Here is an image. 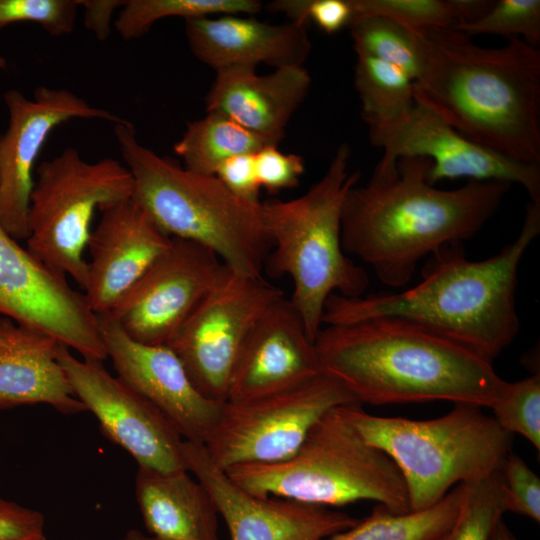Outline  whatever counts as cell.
Segmentation results:
<instances>
[{"label": "cell", "mask_w": 540, "mask_h": 540, "mask_svg": "<svg viewBox=\"0 0 540 540\" xmlns=\"http://www.w3.org/2000/svg\"><path fill=\"white\" fill-rule=\"evenodd\" d=\"M3 334H4V322H3V319H0V341L3 337Z\"/></svg>", "instance_id": "cell-44"}, {"label": "cell", "mask_w": 540, "mask_h": 540, "mask_svg": "<svg viewBox=\"0 0 540 540\" xmlns=\"http://www.w3.org/2000/svg\"><path fill=\"white\" fill-rule=\"evenodd\" d=\"M254 154H242L226 160L215 175L235 196L248 202L258 203L261 187Z\"/></svg>", "instance_id": "cell-39"}, {"label": "cell", "mask_w": 540, "mask_h": 540, "mask_svg": "<svg viewBox=\"0 0 540 540\" xmlns=\"http://www.w3.org/2000/svg\"><path fill=\"white\" fill-rule=\"evenodd\" d=\"M344 411L361 437L396 464L411 511L436 504L455 485L490 475L512 451L514 436L472 404H454L430 420L376 416L361 404L344 405Z\"/></svg>", "instance_id": "cell-8"}, {"label": "cell", "mask_w": 540, "mask_h": 540, "mask_svg": "<svg viewBox=\"0 0 540 540\" xmlns=\"http://www.w3.org/2000/svg\"><path fill=\"white\" fill-rule=\"evenodd\" d=\"M462 484L463 497L456 518L438 540H490L506 512L499 469Z\"/></svg>", "instance_id": "cell-30"}, {"label": "cell", "mask_w": 540, "mask_h": 540, "mask_svg": "<svg viewBox=\"0 0 540 540\" xmlns=\"http://www.w3.org/2000/svg\"><path fill=\"white\" fill-rule=\"evenodd\" d=\"M125 166L134 180L132 199L169 236L197 243L222 263L252 277H262L272 248L262 202L231 193L216 175L187 170L139 142L132 123L113 124Z\"/></svg>", "instance_id": "cell-5"}, {"label": "cell", "mask_w": 540, "mask_h": 540, "mask_svg": "<svg viewBox=\"0 0 540 540\" xmlns=\"http://www.w3.org/2000/svg\"><path fill=\"white\" fill-rule=\"evenodd\" d=\"M354 19L381 15L412 29L455 27L450 0H352Z\"/></svg>", "instance_id": "cell-33"}, {"label": "cell", "mask_w": 540, "mask_h": 540, "mask_svg": "<svg viewBox=\"0 0 540 540\" xmlns=\"http://www.w3.org/2000/svg\"><path fill=\"white\" fill-rule=\"evenodd\" d=\"M0 224V314L16 324L54 338L82 358H107L96 314L84 294Z\"/></svg>", "instance_id": "cell-12"}, {"label": "cell", "mask_w": 540, "mask_h": 540, "mask_svg": "<svg viewBox=\"0 0 540 540\" xmlns=\"http://www.w3.org/2000/svg\"><path fill=\"white\" fill-rule=\"evenodd\" d=\"M506 512L540 522V479L527 463L512 451L499 467Z\"/></svg>", "instance_id": "cell-35"}, {"label": "cell", "mask_w": 540, "mask_h": 540, "mask_svg": "<svg viewBox=\"0 0 540 540\" xmlns=\"http://www.w3.org/2000/svg\"><path fill=\"white\" fill-rule=\"evenodd\" d=\"M224 471L238 486L262 497L329 508L371 500L394 512L410 511L398 467L361 437L344 405L324 414L289 458Z\"/></svg>", "instance_id": "cell-7"}, {"label": "cell", "mask_w": 540, "mask_h": 540, "mask_svg": "<svg viewBox=\"0 0 540 540\" xmlns=\"http://www.w3.org/2000/svg\"><path fill=\"white\" fill-rule=\"evenodd\" d=\"M135 494L147 534L158 540H219V513L208 490L187 470L138 467Z\"/></svg>", "instance_id": "cell-24"}, {"label": "cell", "mask_w": 540, "mask_h": 540, "mask_svg": "<svg viewBox=\"0 0 540 540\" xmlns=\"http://www.w3.org/2000/svg\"><path fill=\"white\" fill-rule=\"evenodd\" d=\"M215 72L205 97L206 112L222 114L278 146L311 86L304 66L278 68L266 75L251 66Z\"/></svg>", "instance_id": "cell-22"}, {"label": "cell", "mask_w": 540, "mask_h": 540, "mask_svg": "<svg viewBox=\"0 0 540 540\" xmlns=\"http://www.w3.org/2000/svg\"><path fill=\"white\" fill-rule=\"evenodd\" d=\"M283 292L262 277L223 264L207 295L167 344L197 389L223 402L238 356L253 327Z\"/></svg>", "instance_id": "cell-11"}, {"label": "cell", "mask_w": 540, "mask_h": 540, "mask_svg": "<svg viewBox=\"0 0 540 540\" xmlns=\"http://www.w3.org/2000/svg\"><path fill=\"white\" fill-rule=\"evenodd\" d=\"M431 161L382 156L369 181L347 193L342 248L393 288L408 284L422 258L474 236L494 215L510 185L472 181L444 190L427 180Z\"/></svg>", "instance_id": "cell-1"}, {"label": "cell", "mask_w": 540, "mask_h": 540, "mask_svg": "<svg viewBox=\"0 0 540 540\" xmlns=\"http://www.w3.org/2000/svg\"><path fill=\"white\" fill-rule=\"evenodd\" d=\"M30 197L27 249L52 270L85 288L88 261L84 252L96 211L129 200L133 177L120 161L88 162L67 147L40 162Z\"/></svg>", "instance_id": "cell-9"}, {"label": "cell", "mask_w": 540, "mask_h": 540, "mask_svg": "<svg viewBox=\"0 0 540 540\" xmlns=\"http://www.w3.org/2000/svg\"><path fill=\"white\" fill-rule=\"evenodd\" d=\"M124 3L125 0H79L85 27L98 40H106L111 33L113 15Z\"/></svg>", "instance_id": "cell-40"}, {"label": "cell", "mask_w": 540, "mask_h": 540, "mask_svg": "<svg viewBox=\"0 0 540 540\" xmlns=\"http://www.w3.org/2000/svg\"><path fill=\"white\" fill-rule=\"evenodd\" d=\"M359 404L337 380L321 374L298 386L241 401H224L204 444L221 469L285 460L331 409Z\"/></svg>", "instance_id": "cell-10"}, {"label": "cell", "mask_w": 540, "mask_h": 540, "mask_svg": "<svg viewBox=\"0 0 540 540\" xmlns=\"http://www.w3.org/2000/svg\"><path fill=\"white\" fill-rule=\"evenodd\" d=\"M539 233L540 203L530 201L519 235L497 254L471 261L462 243L444 246L431 255L421 282L410 289L358 297L331 294L324 305L322 324L400 317L492 363L519 332L515 305L518 268Z\"/></svg>", "instance_id": "cell-3"}, {"label": "cell", "mask_w": 540, "mask_h": 540, "mask_svg": "<svg viewBox=\"0 0 540 540\" xmlns=\"http://www.w3.org/2000/svg\"><path fill=\"white\" fill-rule=\"evenodd\" d=\"M267 9L284 14L290 21L313 23L327 34L348 28L354 20L352 0H274Z\"/></svg>", "instance_id": "cell-36"}, {"label": "cell", "mask_w": 540, "mask_h": 540, "mask_svg": "<svg viewBox=\"0 0 540 540\" xmlns=\"http://www.w3.org/2000/svg\"><path fill=\"white\" fill-rule=\"evenodd\" d=\"M498 425L511 435L519 434L540 450V375L508 382L502 396L490 408Z\"/></svg>", "instance_id": "cell-31"}, {"label": "cell", "mask_w": 540, "mask_h": 540, "mask_svg": "<svg viewBox=\"0 0 540 540\" xmlns=\"http://www.w3.org/2000/svg\"><path fill=\"white\" fill-rule=\"evenodd\" d=\"M57 360L74 395L96 417L101 432L131 455L138 467L160 472L186 470L183 438L148 400L112 376L102 361L78 359L60 343Z\"/></svg>", "instance_id": "cell-13"}, {"label": "cell", "mask_w": 540, "mask_h": 540, "mask_svg": "<svg viewBox=\"0 0 540 540\" xmlns=\"http://www.w3.org/2000/svg\"><path fill=\"white\" fill-rule=\"evenodd\" d=\"M350 155L349 145L341 144L323 176L304 194L262 203L272 244L268 268L291 279L290 302L313 341L323 326L324 305L331 294L358 297L369 286L367 272L345 254L341 242L343 204L361 175L349 171Z\"/></svg>", "instance_id": "cell-6"}, {"label": "cell", "mask_w": 540, "mask_h": 540, "mask_svg": "<svg viewBox=\"0 0 540 540\" xmlns=\"http://www.w3.org/2000/svg\"><path fill=\"white\" fill-rule=\"evenodd\" d=\"M463 491L459 484L436 504L417 511L394 512L377 504L365 519L323 540H438L455 520Z\"/></svg>", "instance_id": "cell-25"}, {"label": "cell", "mask_w": 540, "mask_h": 540, "mask_svg": "<svg viewBox=\"0 0 540 540\" xmlns=\"http://www.w3.org/2000/svg\"><path fill=\"white\" fill-rule=\"evenodd\" d=\"M0 540H46L43 514L0 498Z\"/></svg>", "instance_id": "cell-38"}, {"label": "cell", "mask_w": 540, "mask_h": 540, "mask_svg": "<svg viewBox=\"0 0 540 540\" xmlns=\"http://www.w3.org/2000/svg\"><path fill=\"white\" fill-rule=\"evenodd\" d=\"M0 341V410L46 404L65 415L86 411L57 360L52 337L3 318Z\"/></svg>", "instance_id": "cell-23"}, {"label": "cell", "mask_w": 540, "mask_h": 540, "mask_svg": "<svg viewBox=\"0 0 540 540\" xmlns=\"http://www.w3.org/2000/svg\"><path fill=\"white\" fill-rule=\"evenodd\" d=\"M258 181L269 193L292 189L299 184L305 171L300 155L283 153L277 145H265L254 154Z\"/></svg>", "instance_id": "cell-37"}, {"label": "cell", "mask_w": 540, "mask_h": 540, "mask_svg": "<svg viewBox=\"0 0 540 540\" xmlns=\"http://www.w3.org/2000/svg\"><path fill=\"white\" fill-rule=\"evenodd\" d=\"M122 540H158L149 534H145L139 530L131 529L127 531Z\"/></svg>", "instance_id": "cell-43"}, {"label": "cell", "mask_w": 540, "mask_h": 540, "mask_svg": "<svg viewBox=\"0 0 540 540\" xmlns=\"http://www.w3.org/2000/svg\"><path fill=\"white\" fill-rule=\"evenodd\" d=\"M79 9V0H0V31L13 23L31 22L53 37L68 35Z\"/></svg>", "instance_id": "cell-34"}, {"label": "cell", "mask_w": 540, "mask_h": 540, "mask_svg": "<svg viewBox=\"0 0 540 540\" xmlns=\"http://www.w3.org/2000/svg\"><path fill=\"white\" fill-rule=\"evenodd\" d=\"M96 316L107 357L112 360L117 377L156 407L183 440L205 444L224 401L204 396L168 345L135 341L111 313Z\"/></svg>", "instance_id": "cell-18"}, {"label": "cell", "mask_w": 540, "mask_h": 540, "mask_svg": "<svg viewBox=\"0 0 540 540\" xmlns=\"http://www.w3.org/2000/svg\"><path fill=\"white\" fill-rule=\"evenodd\" d=\"M186 470L208 490L230 540H323L358 519L329 507L252 494L233 482L204 444L183 441Z\"/></svg>", "instance_id": "cell-17"}, {"label": "cell", "mask_w": 540, "mask_h": 540, "mask_svg": "<svg viewBox=\"0 0 540 540\" xmlns=\"http://www.w3.org/2000/svg\"><path fill=\"white\" fill-rule=\"evenodd\" d=\"M193 55L212 69L266 64L275 69L303 66L312 44L307 25L269 24L252 17L219 15L185 20Z\"/></svg>", "instance_id": "cell-21"}, {"label": "cell", "mask_w": 540, "mask_h": 540, "mask_svg": "<svg viewBox=\"0 0 540 540\" xmlns=\"http://www.w3.org/2000/svg\"><path fill=\"white\" fill-rule=\"evenodd\" d=\"M314 345L323 374L361 405L450 401L491 408L508 383L491 362L400 317L325 325Z\"/></svg>", "instance_id": "cell-4"}, {"label": "cell", "mask_w": 540, "mask_h": 540, "mask_svg": "<svg viewBox=\"0 0 540 540\" xmlns=\"http://www.w3.org/2000/svg\"><path fill=\"white\" fill-rule=\"evenodd\" d=\"M370 143L383 155L398 159L422 157L431 161L427 180L468 178L521 185L530 201L540 203V165L527 164L471 141L432 110L415 102L403 117L368 126Z\"/></svg>", "instance_id": "cell-15"}, {"label": "cell", "mask_w": 540, "mask_h": 540, "mask_svg": "<svg viewBox=\"0 0 540 540\" xmlns=\"http://www.w3.org/2000/svg\"><path fill=\"white\" fill-rule=\"evenodd\" d=\"M348 29L356 55H366L393 64L414 81L421 75L424 51L415 29L381 15L355 18Z\"/></svg>", "instance_id": "cell-28"}, {"label": "cell", "mask_w": 540, "mask_h": 540, "mask_svg": "<svg viewBox=\"0 0 540 540\" xmlns=\"http://www.w3.org/2000/svg\"><path fill=\"white\" fill-rule=\"evenodd\" d=\"M223 267L211 250L174 238L111 313L135 341L168 344L216 282Z\"/></svg>", "instance_id": "cell-16"}, {"label": "cell", "mask_w": 540, "mask_h": 540, "mask_svg": "<svg viewBox=\"0 0 540 540\" xmlns=\"http://www.w3.org/2000/svg\"><path fill=\"white\" fill-rule=\"evenodd\" d=\"M100 212L87 245L90 261L84 288L87 303L96 315L111 312L172 241L132 198Z\"/></svg>", "instance_id": "cell-19"}, {"label": "cell", "mask_w": 540, "mask_h": 540, "mask_svg": "<svg viewBox=\"0 0 540 540\" xmlns=\"http://www.w3.org/2000/svg\"><path fill=\"white\" fill-rule=\"evenodd\" d=\"M354 85L361 102V117L368 126L393 122L415 105L414 80L388 62L356 55Z\"/></svg>", "instance_id": "cell-27"}, {"label": "cell", "mask_w": 540, "mask_h": 540, "mask_svg": "<svg viewBox=\"0 0 540 540\" xmlns=\"http://www.w3.org/2000/svg\"><path fill=\"white\" fill-rule=\"evenodd\" d=\"M323 374L304 323L284 296L259 318L250 332L229 381L228 401L283 391Z\"/></svg>", "instance_id": "cell-20"}, {"label": "cell", "mask_w": 540, "mask_h": 540, "mask_svg": "<svg viewBox=\"0 0 540 540\" xmlns=\"http://www.w3.org/2000/svg\"><path fill=\"white\" fill-rule=\"evenodd\" d=\"M491 0H450L456 26L466 25L481 18L492 6Z\"/></svg>", "instance_id": "cell-41"}, {"label": "cell", "mask_w": 540, "mask_h": 540, "mask_svg": "<svg viewBox=\"0 0 540 540\" xmlns=\"http://www.w3.org/2000/svg\"><path fill=\"white\" fill-rule=\"evenodd\" d=\"M3 97L8 126L0 133V224L14 239L26 240L36 162L49 135L72 119L115 124L123 118L64 88L40 86L31 98L10 89Z\"/></svg>", "instance_id": "cell-14"}, {"label": "cell", "mask_w": 540, "mask_h": 540, "mask_svg": "<svg viewBox=\"0 0 540 540\" xmlns=\"http://www.w3.org/2000/svg\"><path fill=\"white\" fill-rule=\"evenodd\" d=\"M262 7L263 3L258 0H125L114 26L124 40H133L145 35L164 18L254 15Z\"/></svg>", "instance_id": "cell-29"}, {"label": "cell", "mask_w": 540, "mask_h": 540, "mask_svg": "<svg viewBox=\"0 0 540 540\" xmlns=\"http://www.w3.org/2000/svg\"><path fill=\"white\" fill-rule=\"evenodd\" d=\"M470 36L493 34L520 38L532 46L540 43V1L498 0L478 20L455 27Z\"/></svg>", "instance_id": "cell-32"}, {"label": "cell", "mask_w": 540, "mask_h": 540, "mask_svg": "<svg viewBox=\"0 0 540 540\" xmlns=\"http://www.w3.org/2000/svg\"><path fill=\"white\" fill-rule=\"evenodd\" d=\"M415 30L424 51L415 102L471 141L540 165V50L520 38L485 48L455 27Z\"/></svg>", "instance_id": "cell-2"}, {"label": "cell", "mask_w": 540, "mask_h": 540, "mask_svg": "<svg viewBox=\"0 0 540 540\" xmlns=\"http://www.w3.org/2000/svg\"><path fill=\"white\" fill-rule=\"evenodd\" d=\"M269 144L265 138L230 118L207 112L203 118L188 123L173 150L187 170L203 175H215L226 160L242 154L256 153Z\"/></svg>", "instance_id": "cell-26"}, {"label": "cell", "mask_w": 540, "mask_h": 540, "mask_svg": "<svg viewBox=\"0 0 540 540\" xmlns=\"http://www.w3.org/2000/svg\"><path fill=\"white\" fill-rule=\"evenodd\" d=\"M490 540H517L511 531L507 528L503 519L496 525Z\"/></svg>", "instance_id": "cell-42"}]
</instances>
